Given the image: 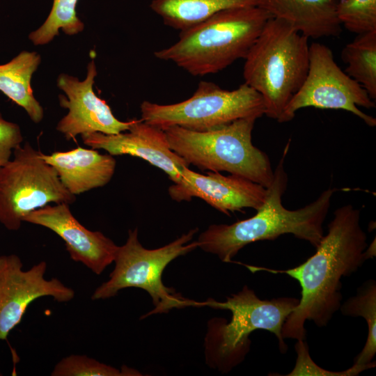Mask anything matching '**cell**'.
<instances>
[{
    "instance_id": "cell-26",
    "label": "cell",
    "mask_w": 376,
    "mask_h": 376,
    "mask_svg": "<svg viewBox=\"0 0 376 376\" xmlns=\"http://www.w3.org/2000/svg\"><path fill=\"white\" fill-rule=\"evenodd\" d=\"M23 141L19 126L5 120L0 113V167L6 164L13 150Z\"/></svg>"
},
{
    "instance_id": "cell-7",
    "label": "cell",
    "mask_w": 376,
    "mask_h": 376,
    "mask_svg": "<svg viewBox=\"0 0 376 376\" xmlns=\"http://www.w3.org/2000/svg\"><path fill=\"white\" fill-rule=\"evenodd\" d=\"M198 231V228L191 229L162 247L148 249L139 240L138 228L130 230L126 242L118 247L109 279L95 290L91 299H108L126 288H141L150 295L155 306L144 318L168 313L173 308L205 306L204 301L187 299L166 287L162 281L163 271L169 263L198 247L197 241L189 243Z\"/></svg>"
},
{
    "instance_id": "cell-8",
    "label": "cell",
    "mask_w": 376,
    "mask_h": 376,
    "mask_svg": "<svg viewBox=\"0 0 376 376\" xmlns=\"http://www.w3.org/2000/svg\"><path fill=\"white\" fill-rule=\"evenodd\" d=\"M140 109L143 121L163 130L179 126L198 132L241 118L258 119L265 111L262 96L245 83L228 91L206 81H200L193 95L182 102L159 104L143 101Z\"/></svg>"
},
{
    "instance_id": "cell-18",
    "label": "cell",
    "mask_w": 376,
    "mask_h": 376,
    "mask_svg": "<svg viewBox=\"0 0 376 376\" xmlns=\"http://www.w3.org/2000/svg\"><path fill=\"white\" fill-rule=\"evenodd\" d=\"M40 61L37 52L23 51L10 62L0 65V91L22 107L35 123H40L44 116L31 86L32 75Z\"/></svg>"
},
{
    "instance_id": "cell-17",
    "label": "cell",
    "mask_w": 376,
    "mask_h": 376,
    "mask_svg": "<svg viewBox=\"0 0 376 376\" xmlns=\"http://www.w3.org/2000/svg\"><path fill=\"white\" fill-rule=\"evenodd\" d=\"M337 0H261L260 7L308 38L337 37L342 31Z\"/></svg>"
},
{
    "instance_id": "cell-28",
    "label": "cell",
    "mask_w": 376,
    "mask_h": 376,
    "mask_svg": "<svg viewBox=\"0 0 376 376\" xmlns=\"http://www.w3.org/2000/svg\"><path fill=\"white\" fill-rule=\"evenodd\" d=\"M337 1H339V0H337Z\"/></svg>"
},
{
    "instance_id": "cell-4",
    "label": "cell",
    "mask_w": 376,
    "mask_h": 376,
    "mask_svg": "<svg viewBox=\"0 0 376 376\" xmlns=\"http://www.w3.org/2000/svg\"><path fill=\"white\" fill-rule=\"evenodd\" d=\"M308 40L287 22L271 17L244 58V83L262 96L265 115L279 123L307 75Z\"/></svg>"
},
{
    "instance_id": "cell-20",
    "label": "cell",
    "mask_w": 376,
    "mask_h": 376,
    "mask_svg": "<svg viewBox=\"0 0 376 376\" xmlns=\"http://www.w3.org/2000/svg\"><path fill=\"white\" fill-rule=\"evenodd\" d=\"M345 72L376 99V31L358 34L341 51Z\"/></svg>"
},
{
    "instance_id": "cell-15",
    "label": "cell",
    "mask_w": 376,
    "mask_h": 376,
    "mask_svg": "<svg viewBox=\"0 0 376 376\" xmlns=\"http://www.w3.org/2000/svg\"><path fill=\"white\" fill-rule=\"evenodd\" d=\"M84 143L103 149L111 155H128L146 160L162 170L174 183L188 163L170 148L165 132L141 120L133 119L129 130L115 134L100 132L81 135Z\"/></svg>"
},
{
    "instance_id": "cell-14",
    "label": "cell",
    "mask_w": 376,
    "mask_h": 376,
    "mask_svg": "<svg viewBox=\"0 0 376 376\" xmlns=\"http://www.w3.org/2000/svg\"><path fill=\"white\" fill-rule=\"evenodd\" d=\"M24 221L55 233L64 241L70 258L96 274H100L115 260L119 246L101 232L81 225L68 203L48 204L30 212Z\"/></svg>"
},
{
    "instance_id": "cell-11",
    "label": "cell",
    "mask_w": 376,
    "mask_h": 376,
    "mask_svg": "<svg viewBox=\"0 0 376 376\" xmlns=\"http://www.w3.org/2000/svg\"><path fill=\"white\" fill-rule=\"evenodd\" d=\"M15 254L0 256V340L19 324L28 306L41 297L68 302L75 291L57 279L45 278L47 264L41 261L26 271Z\"/></svg>"
},
{
    "instance_id": "cell-25",
    "label": "cell",
    "mask_w": 376,
    "mask_h": 376,
    "mask_svg": "<svg viewBox=\"0 0 376 376\" xmlns=\"http://www.w3.org/2000/svg\"><path fill=\"white\" fill-rule=\"evenodd\" d=\"M297 358L293 370L286 376L318 375V376H356L363 370L354 365L348 369L336 372L318 366L311 359L308 346L304 340H298L295 345Z\"/></svg>"
},
{
    "instance_id": "cell-2",
    "label": "cell",
    "mask_w": 376,
    "mask_h": 376,
    "mask_svg": "<svg viewBox=\"0 0 376 376\" xmlns=\"http://www.w3.org/2000/svg\"><path fill=\"white\" fill-rule=\"evenodd\" d=\"M288 142L274 170L273 180L267 188L263 205L256 214L233 224H213L201 233L198 247L217 255L222 262L231 263L240 249L247 244L274 240L285 234L308 242L317 247L324 236L323 223L329 212L335 189L329 188L310 204L290 210L282 204V196L288 185L284 162L289 150Z\"/></svg>"
},
{
    "instance_id": "cell-23",
    "label": "cell",
    "mask_w": 376,
    "mask_h": 376,
    "mask_svg": "<svg viewBox=\"0 0 376 376\" xmlns=\"http://www.w3.org/2000/svg\"><path fill=\"white\" fill-rule=\"evenodd\" d=\"M336 13L341 26L350 32L376 31V0H339Z\"/></svg>"
},
{
    "instance_id": "cell-27",
    "label": "cell",
    "mask_w": 376,
    "mask_h": 376,
    "mask_svg": "<svg viewBox=\"0 0 376 376\" xmlns=\"http://www.w3.org/2000/svg\"><path fill=\"white\" fill-rule=\"evenodd\" d=\"M0 375H1V373H0Z\"/></svg>"
},
{
    "instance_id": "cell-12",
    "label": "cell",
    "mask_w": 376,
    "mask_h": 376,
    "mask_svg": "<svg viewBox=\"0 0 376 376\" xmlns=\"http://www.w3.org/2000/svg\"><path fill=\"white\" fill-rule=\"evenodd\" d=\"M97 74L92 60L87 65L84 80L66 74L58 77V87L67 96L59 95L60 105L68 112L59 120L56 130L67 140L93 132L118 134L128 130L133 123V120L124 122L116 118L106 102L95 95L93 86Z\"/></svg>"
},
{
    "instance_id": "cell-21",
    "label": "cell",
    "mask_w": 376,
    "mask_h": 376,
    "mask_svg": "<svg viewBox=\"0 0 376 376\" xmlns=\"http://www.w3.org/2000/svg\"><path fill=\"white\" fill-rule=\"evenodd\" d=\"M340 310L345 315L361 316L368 324V336L361 352L356 357L354 366L363 370L375 366L376 354V283L370 280L361 285L355 296L349 298Z\"/></svg>"
},
{
    "instance_id": "cell-24",
    "label": "cell",
    "mask_w": 376,
    "mask_h": 376,
    "mask_svg": "<svg viewBox=\"0 0 376 376\" xmlns=\"http://www.w3.org/2000/svg\"><path fill=\"white\" fill-rule=\"evenodd\" d=\"M52 376H122L141 375L134 369L123 367L121 370L83 355H70L55 366Z\"/></svg>"
},
{
    "instance_id": "cell-22",
    "label": "cell",
    "mask_w": 376,
    "mask_h": 376,
    "mask_svg": "<svg viewBox=\"0 0 376 376\" xmlns=\"http://www.w3.org/2000/svg\"><path fill=\"white\" fill-rule=\"evenodd\" d=\"M79 0H53L50 13L45 22L29 34L36 45L51 42L61 29L67 35H75L83 31L84 24L77 17L76 7Z\"/></svg>"
},
{
    "instance_id": "cell-13",
    "label": "cell",
    "mask_w": 376,
    "mask_h": 376,
    "mask_svg": "<svg viewBox=\"0 0 376 376\" xmlns=\"http://www.w3.org/2000/svg\"><path fill=\"white\" fill-rule=\"evenodd\" d=\"M171 198L178 202L199 198L225 214L249 207L257 210L263 204L267 188L245 178L219 172L196 173L185 166L178 183L169 188Z\"/></svg>"
},
{
    "instance_id": "cell-9",
    "label": "cell",
    "mask_w": 376,
    "mask_h": 376,
    "mask_svg": "<svg viewBox=\"0 0 376 376\" xmlns=\"http://www.w3.org/2000/svg\"><path fill=\"white\" fill-rule=\"evenodd\" d=\"M13 155L0 167V223L6 228L19 230L25 217L48 204L70 205L76 201L56 170L29 142Z\"/></svg>"
},
{
    "instance_id": "cell-16",
    "label": "cell",
    "mask_w": 376,
    "mask_h": 376,
    "mask_svg": "<svg viewBox=\"0 0 376 376\" xmlns=\"http://www.w3.org/2000/svg\"><path fill=\"white\" fill-rule=\"evenodd\" d=\"M42 158L56 171L62 184L73 195H79L106 185L112 178L116 162L110 154L81 147Z\"/></svg>"
},
{
    "instance_id": "cell-6",
    "label": "cell",
    "mask_w": 376,
    "mask_h": 376,
    "mask_svg": "<svg viewBox=\"0 0 376 376\" xmlns=\"http://www.w3.org/2000/svg\"><path fill=\"white\" fill-rule=\"evenodd\" d=\"M256 120L241 118L204 132L179 126L164 131L171 150L189 165L201 171H226L267 188L273 180L274 171L268 155L252 143Z\"/></svg>"
},
{
    "instance_id": "cell-5",
    "label": "cell",
    "mask_w": 376,
    "mask_h": 376,
    "mask_svg": "<svg viewBox=\"0 0 376 376\" xmlns=\"http://www.w3.org/2000/svg\"><path fill=\"white\" fill-rule=\"evenodd\" d=\"M204 304L205 306L227 309L232 313L229 322L224 318H214L208 323L205 353L206 363L212 368L226 373L242 362L250 350L249 335L258 329L274 334L280 351H287L282 328L298 305V299L282 297L260 299L253 290L244 285L237 294L227 297L225 301L209 299Z\"/></svg>"
},
{
    "instance_id": "cell-10",
    "label": "cell",
    "mask_w": 376,
    "mask_h": 376,
    "mask_svg": "<svg viewBox=\"0 0 376 376\" xmlns=\"http://www.w3.org/2000/svg\"><path fill=\"white\" fill-rule=\"evenodd\" d=\"M375 108L367 91L338 65L329 47L319 42L309 45V65L301 86L287 105L281 123L292 120L305 107L342 109L375 127L376 118L359 109Z\"/></svg>"
},
{
    "instance_id": "cell-3",
    "label": "cell",
    "mask_w": 376,
    "mask_h": 376,
    "mask_svg": "<svg viewBox=\"0 0 376 376\" xmlns=\"http://www.w3.org/2000/svg\"><path fill=\"white\" fill-rule=\"evenodd\" d=\"M271 17L260 6L223 10L180 31L178 41L154 56L193 76L214 74L244 58Z\"/></svg>"
},
{
    "instance_id": "cell-19",
    "label": "cell",
    "mask_w": 376,
    "mask_h": 376,
    "mask_svg": "<svg viewBox=\"0 0 376 376\" xmlns=\"http://www.w3.org/2000/svg\"><path fill=\"white\" fill-rule=\"evenodd\" d=\"M261 0H152L150 7L164 24L180 31L216 13L237 7L260 6Z\"/></svg>"
},
{
    "instance_id": "cell-1",
    "label": "cell",
    "mask_w": 376,
    "mask_h": 376,
    "mask_svg": "<svg viewBox=\"0 0 376 376\" xmlns=\"http://www.w3.org/2000/svg\"><path fill=\"white\" fill-rule=\"evenodd\" d=\"M367 236L360 226V210L348 204L337 208L328 232L315 253L300 265L287 270L254 267L285 274L301 287V299L282 328L283 339L305 340L306 320L326 326L340 309L341 279L357 271L368 259Z\"/></svg>"
}]
</instances>
